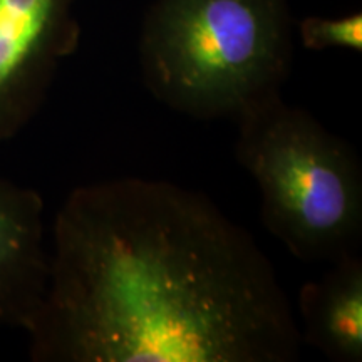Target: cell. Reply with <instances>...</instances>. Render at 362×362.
I'll list each match as a JSON object with an SVG mask.
<instances>
[{"label":"cell","mask_w":362,"mask_h":362,"mask_svg":"<svg viewBox=\"0 0 362 362\" xmlns=\"http://www.w3.org/2000/svg\"><path fill=\"white\" fill-rule=\"evenodd\" d=\"M296 33L300 42L309 51H325V49H347L362 51V13L352 12L349 16L317 17L310 16L296 21Z\"/></svg>","instance_id":"52a82bcc"},{"label":"cell","mask_w":362,"mask_h":362,"mask_svg":"<svg viewBox=\"0 0 362 362\" xmlns=\"http://www.w3.org/2000/svg\"><path fill=\"white\" fill-rule=\"evenodd\" d=\"M79 0H0V143L25 128L81 39Z\"/></svg>","instance_id":"277c9868"},{"label":"cell","mask_w":362,"mask_h":362,"mask_svg":"<svg viewBox=\"0 0 362 362\" xmlns=\"http://www.w3.org/2000/svg\"><path fill=\"white\" fill-rule=\"evenodd\" d=\"M287 0H153L139 67L153 98L194 119H235L282 96L293 61Z\"/></svg>","instance_id":"7a4b0ae2"},{"label":"cell","mask_w":362,"mask_h":362,"mask_svg":"<svg viewBox=\"0 0 362 362\" xmlns=\"http://www.w3.org/2000/svg\"><path fill=\"white\" fill-rule=\"evenodd\" d=\"M300 337L330 361H362V259L359 253L330 264L319 280L298 291Z\"/></svg>","instance_id":"8992f818"},{"label":"cell","mask_w":362,"mask_h":362,"mask_svg":"<svg viewBox=\"0 0 362 362\" xmlns=\"http://www.w3.org/2000/svg\"><path fill=\"white\" fill-rule=\"evenodd\" d=\"M237 123L235 156L259 187L272 237L302 262L359 253L362 165L351 144L282 96Z\"/></svg>","instance_id":"3957f363"},{"label":"cell","mask_w":362,"mask_h":362,"mask_svg":"<svg viewBox=\"0 0 362 362\" xmlns=\"http://www.w3.org/2000/svg\"><path fill=\"white\" fill-rule=\"evenodd\" d=\"M25 332L35 362H292L302 344L252 235L205 194L144 178L69 193Z\"/></svg>","instance_id":"6da1fadb"},{"label":"cell","mask_w":362,"mask_h":362,"mask_svg":"<svg viewBox=\"0 0 362 362\" xmlns=\"http://www.w3.org/2000/svg\"><path fill=\"white\" fill-rule=\"evenodd\" d=\"M44 200L0 178V329L29 327L49 280Z\"/></svg>","instance_id":"5b68a950"}]
</instances>
